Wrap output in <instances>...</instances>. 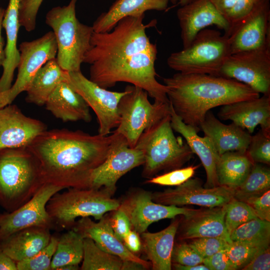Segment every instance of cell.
<instances>
[{"mask_svg":"<svg viewBox=\"0 0 270 270\" xmlns=\"http://www.w3.org/2000/svg\"><path fill=\"white\" fill-rule=\"evenodd\" d=\"M144 14L127 16L108 32H94L84 62L90 64V80L107 89L126 82L146 90L154 100L170 104L167 88L156 79V44L146 30Z\"/></svg>","mask_w":270,"mask_h":270,"instance_id":"6da1fadb","label":"cell"},{"mask_svg":"<svg viewBox=\"0 0 270 270\" xmlns=\"http://www.w3.org/2000/svg\"><path fill=\"white\" fill-rule=\"evenodd\" d=\"M116 133L92 135L82 130H46L27 146L38 162L42 177L64 189L89 188L94 171L105 160Z\"/></svg>","mask_w":270,"mask_h":270,"instance_id":"7a4b0ae2","label":"cell"},{"mask_svg":"<svg viewBox=\"0 0 270 270\" xmlns=\"http://www.w3.org/2000/svg\"><path fill=\"white\" fill-rule=\"evenodd\" d=\"M163 82L175 113L185 124L200 130L210 109L260 96L246 84L218 76L178 72Z\"/></svg>","mask_w":270,"mask_h":270,"instance_id":"3957f363","label":"cell"},{"mask_svg":"<svg viewBox=\"0 0 270 270\" xmlns=\"http://www.w3.org/2000/svg\"><path fill=\"white\" fill-rule=\"evenodd\" d=\"M44 184L38 162L27 147L0 150V206L6 212L26 204Z\"/></svg>","mask_w":270,"mask_h":270,"instance_id":"277c9868","label":"cell"},{"mask_svg":"<svg viewBox=\"0 0 270 270\" xmlns=\"http://www.w3.org/2000/svg\"><path fill=\"white\" fill-rule=\"evenodd\" d=\"M170 113L146 130L136 147L143 151L144 162L142 176L150 179L162 171L181 168L194 154L186 142L174 134Z\"/></svg>","mask_w":270,"mask_h":270,"instance_id":"5b68a950","label":"cell"},{"mask_svg":"<svg viewBox=\"0 0 270 270\" xmlns=\"http://www.w3.org/2000/svg\"><path fill=\"white\" fill-rule=\"evenodd\" d=\"M76 1L70 0L66 6L54 7L46 16V24L52 30L56 38L57 62L68 72L80 71L94 32L92 26L78 19Z\"/></svg>","mask_w":270,"mask_h":270,"instance_id":"8992f818","label":"cell"},{"mask_svg":"<svg viewBox=\"0 0 270 270\" xmlns=\"http://www.w3.org/2000/svg\"><path fill=\"white\" fill-rule=\"evenodd\" d=\"M104 189L68 188L53 195L46 208L54 230H68L78 218L92 216L100 220L105 214L116 210L119 200Z\"/></svg>","mask_w":270,"mask_h":270,"instance_id":"52a82bcc","label":"cell"},{"mask_svg":"<svg viewBox=\"0 0 270 270\" xmlns=\"http://www.w3.org/2000/svg\"><path fill=\"white\" fill-rule=\"evenodd\" d=\"M230 54L228 36L216 30L204 28L188 47L171 54L167 64L178 72L218 76Z\"/></svg>","mask_w":270,"mask_h":270,"instance_id":"ba28073f","label":"cell"},{"mask_svg":"<svg viewBox=\"0 0 270 270\" xmlns=\"http://www.w3.org/2000/svg\"><path fill=\"white\" fill-rule=\"evenodd\" d=\"M118 105L120 122L115 131L122 135L131 148L136 146L144 132L170 113V104L148 99L142 88L128 85Z\"/></svg>","mask_w":270,"mask_h":270,"instance_id":"9c48e42d","label":"cell"},{"mask_svg":"<svg viewBox=\"0 0 270 270\" xmlns=\"http://www.w3.org/2000/svg\"><path fill=\"white\" fill-rule=\"evenodd\" d=\"M18 72L13 85L0 92V107L12 104L22 92H26L38 70L48 60L56 58L57 46L52 31L19 46Z\"/></svg>","mask_w":270,"mask_h":270,"instance_id":"30bf717a","label":"cell"},{"mask_svg":"<svg viewBox=\"0 0 270 270\" xmlns=\"http://www.w3.org/2000/svg\"><path fill=\"white\" fill-rule=\"evenodd\" d=\"M218 76L242 82L263 95H270V46L230 54Z\"/></svg>","mask_w":270,"mask_h":270,"instance_id":"8fae6325","label":"cell"},{"mask_svg":"<svg viewBox=\"0 0 270 270\" xmlns=\"http://www.w3.org/2000/svg\"><path fill=\"white\" fill-rule=\"evenodd\" d=\"M79 94L96 114L98 134L107 136L120 122L118 105L125 91L112 92L87 78L81 72H68L66 81Z\"/></svg>","mask_w":270,"mask_h":270,"instance_id":"7c38bea8","label":"cell"},{"mask_svg":"<svg viewBox=\"0 0 270 270\" xmlns=\"http://www.w3.org/2000/svg\"><path fill=\"white\" fill-rule=\"evenodd\" d=\"M116 138L105 160L94 171L89 188L104 189L112 196L118 181L134 168L142 166L144 154L140 148L130 147L125 138L115 130Z\"/></svg>","mask_w":270,"mask_h":270,"instance_id":"4fadbf2b","label":"cell"},{"mask_svg":"<svg viewBox=\"0 0 270 270\" xmlns=\"http://www.w3.org/2000/svg\"><path fill=\"white\" fill-rule=\"evenodd\" d=\"M119 200V208L128 216L131 230L140 234L154 222L179 215L187 217L198 210L156 203L152 200L151 192L140 188L130 189Z\"/></svg>","mask_w":270,"mask_h":270,"instance_id":"5bb4252c","label":"cell"},{"mask_svg":"<svg viewBox=\"0 0 270 270\" xmlns=\"http://www.w3.org/2000/svg\"><path fill=\"white\" fill-rule=\"evenodd\" d=\"M64 188L44 183L26 204L11 212L0 214V241L21 230L42 226L54 230L46 206L50 198Z\"/></svg>","mask_w":270,"mask_h":270,"instance_id":"9a60e30c","label":"cell"},{"mask_svg":"<svg viewBox=\"0 0 270 270\" xmlns=\"http://www.w3.org/2000/svg\"><path fill=\"white\" fill-rule=\"evenodd\" d=\"M270 0H260L252 12L232 24L227 34L232 54L270 46Z\"/></svg>","mask_w":270,"mask_h":270,"instance_id":"2e32d148","label":"cell"},{"mask_svg":"<svg viewBox=\"0 0 270 270\" xmlns=\"http://www.w3.org/2000/svg\"><path fill=\"white\" fill-rule=\"evenodd\" d=\"M234 189L224 186L203 187L200 180L191 178L174 188L152 192V198L154 202L164 205L212 208L226 204L234 198Z\"/></svg>","mask_w":270,"mask_h":270,"instance_id":"e0dca14e","label":"cell"},{"mask_svg":"<svg viewBox=\"0 0 270 270\" xmlns=\"http://www.w3.org/2000/svg\"><path fill=\"white\" fill-rule=\"evenodd\" d=\"M46 130L44 122L26 116L16 104L0 107V150L27 147Z\"/></svg>","mask_w":270,"mask_h":270,"instance_id":"ac0fdd59","label":"cell"},{"mask_svg":"<svg viewBox=\"0 0 270 270\" xmlns=\"http://www.w3.org/2000/svg\"><path fill=\"white\" fill-rule=\"evenodd\" d=\"M183 48L188 47L202 30L212 25L227 34L230 24L210 0H194L180 6L176 12Z\"/></svg>","mask_w":270,"mask_h":270,"instance_id":"d6986e66","label":"cell"},{"mask_svg":"<svg viewBox=\"0 0 270 270\" xmlns=\"http://www.w3.org/2000/svg\"><path fill=\"white\" fill-rule=\"evenodd\" d=\"M110 212L105 214L98 222L90 217L82 218L76 220L71 229L83 238H90L102 250L116 256L122 260L134 261L144 265L148 270L151 268L149 261L144 260L131 252L115 234L110 222Z\"/></svg>","mask_w":270,"mask_h":270,"instance_id":"ffe728a7","label":"cell"},{"mask_svg":"<svg viewBox=\"0 0 270 270\" xmlns=\"http://www.w3.org/2000/svg\"><path fill=\"white\" fill-rule=\"evenodd\" d=\"M218 115L222 120H232L250 134L260 125L262 130L270 134V95L222 106Z\"/></svg>","mask_w":270,"mask_h":270,"instance_id":"44dd1931","label":"cell"},{"mask_svg":"<svg viewBox=\"0 0 270 270\" xmlns=\"http://www.w3.org/2000/svg\"><path fill=\"white\" fill-rule=\"evenodd\" d=\"M226 204L198 209L180 220L177 230L180 241L202 237H222L230 240L224 224Z\"/></svg>","mask_w":270,"mask_h":270,"instance_id":"7402d4cb","label":"cell"},{"mask_svg":"<svg viewBox=\"0 0 270 270\" xmlns=\"http://www.w3.org/2000/svg\"><path fill=\"white\" fill-rule=\"evenodd\" d=\"M170 124L172 130L180 134L185 139L194 154L200 158L206 174V188L219 186L216 174V164L220 155L212 142L206 136L198 134L200 129L185 124L175 113L170 104Z\"/></svg>","mask_w":270,"mask_h":270,"instance_id":"603a6c76","label":"cell"},{"mask_svg":"<svg viewBox=\"0 0 270 270\" xmlns=\"http://www.w3.org/2000/svg\"><path fill=\"white\" fill-rule=\"evenodd\" d=\"M200 128L210 138L219 155L228 152L246 151L251 135L234 122L226 124L209 110Z\"/></svg>","mask_w":270,"mask_h":270,"instance_id":"cb8c5ba5","label":"cell"},{"mask_svg":"<svg viewBox=\"0 0 270 270\" xmlns=\"http://www.w3.org/2000/svg\"><path fill=\"white\" fill-rule=\"evenodd\" d=\"M44 105L54 116L64 122L92 120L89 106L66 82L58 84Z\"/></svg>","mask_w":270,"mask_h":270,"instance_id":"d4e9b609","label":"cell"},{"mask_svg":"<svg viewBox=\"0 0 270 270\" xmlns=\"http://www.w3.org/2000/svg\"><path fill=\"white\" fill-rule=\"evenodd\" d=\"M175 218L164 229L156 232L142 233V250L149 260L152 270H170L172 254L175 238L180 224Z\"/></svg>","mask_w":270,"mask_h":270,"instance_id":"484cf974","label":"cell"},{"mask_svg":"<svg viewBox=\"0 0 270 270\" xmlns=\"http://www.w3.org/2000/svg\"><path fill=\"white\" fill-rule=\"evenodd\" d=\"M50 230L45 227L32 226L18 230L0 241V252L16 262L36 254L49 243Z\"/></svg>","mask_w":270,"mask_h":270,"instance_id":"4316f807","label":"cell"},{"mask_svg":"<svg viewBox=\"0 0 270 270\" xmlns=\"http://www.w3.org/2000/svg\"><path fill=\"white\" fill-rule=\"evenodd\" d=\"M20 0H9L2 20V26L6 31V42L4 48L5 58L2 66L3 72L0 78V92L8 90L12 86L14 72L20 61V52L17 47L20 27Z\"/></svg>","mask_w":270,"mask_h":270,"instance_id":"83f0119b","label":"cell"},{"mask_svg":"<svg viewBox=\"0 0 270 270\" xmlns=\"http://www.w3.org/2000/svg\"><path fill=\"white\" fill-rule=\"evenodd\" d=\"M169 2L170 0H116L107 12L102 13L94 22V31L108 32L124 18L142 16L148 10H166Z\"/></svg>","mask_w":270,"mask_h":270,"instance_id":"f1b7e54d","label":"cell"},{"mask_svg":"<svg viewBox=\"0 0 270 270\" xmlns=\"http://www.w3.org/2000/svg\"><path fill=\"white\" fill-rule=\"evenodd\" d=\"M68 72L58 64L56 58L48 60L36 72L26 92V101L38 106L45 104L60 82L66 81Z\"/></svg>","mask_w":270,"mask_h":270,"instance_id":"f546056e","label":"cell"},{"mask_svg":"<svg viewBox=\"0 0 270 270\" xmlns=\"http://www.w3.org/2000/svg\"><path fill=\"white\" fill-rule=\"evenodd\" d=\"M254 162L246 151H232L220 155L216 164L219 186L235 190L245 180Z\"/></svg>","mask_w":270,"mask_h":270,"instance_id":"4dcf8cb0","label":"cell"},{"mask_svg":"<svg viewBox=\"0 0 270 270\" xmlns=\"http://www.w3.org/2000/svg\"><path fill=\"white\" fill-rule=\"evenodd\" d=\"M84 238L72 229L58 236L51 263V270L67 264H79L82 260Z\"/></svg>","mask_w":270,"mask_h":270,"instance_id":"1f68e13d","label":"cell"},{"mask_svg":"<svg viewBox=\"0 0 270 270\" xmlns=\"http://www.w3.org/2000/svg\"><path fill=\"white\" fill-rule=\"evenodd\" d=\"M123 260L100 248L90 238H84L81 270H121Z\"/></svg>","mask_w":270,"mask_h":270,"instance_id":"d6a6232c","label":"cell"},{"mask_svg":"<svg viewBox=\"0 0 270 270\" xmlns=\"http://www.w3.org/2000/svg\"><path fill=\"white\" fill-rule=\"evenodd\" d=\"M270 189V168L254 163L243 182L234 190V198L245 202Z\"/></svg>","mask_w":270,"mask_h":270,"instance_id":"836d02e7","label":"cell"},{"mask_svg":"<svg viewBox=\"0 0 270 270\" xmlns=\"http://www.w3.org/2000/svg\"><path fill=\"white\" fill-rule=\"evenodd\" d=\"M230 242H240L268 247L270 241V222L258 218L252 219L234 230Z\"/></svg>","mask_w":270,"mask_h":270,"instance_id":"e575fe53","label":"cell"},{"mask_svg":"<svg viewBox=\"0 0 270 270\" xmlns=\"http://www.w3.org/2000/svg\"><path fill=\"white\" fill-rule=\"evenodd\" d=\"M256 218L254 211L246 202L232 198L226 204L224 215V224L229 238L236 228Z\"/></svg>","mask_w":270,"mask_h":270,"instance_id":"d590c367","label":"cell"},{"mask_svg":"<svg viewBox=\"0 0 270 270\" xmlns=\"http://www.w3.org/2000/svg\"><path fill=\"white\" fill-rule=\"evenodd\" d=\"M58 236H52L46 246L34 256L16 262L17 270H51L52 259Z\"/></svg>","mask_w":270,"mask_h":270,"instance_id":"8d00e7d4","label":"cell"},{"mask_svg":"<svg viewBox=\"0 0 270 270\" xmlns=\"http://www.w3.org/2000/svg\"><path fill=\"white\" fill-rule=\"evenodd\" d=\"M267 248L244 242H232L225 250L235 270H242L257 254Z\"/></svg>","mask_w":270,"mask_h":270,"instance_id":"74e56055","label":"cell"},{"mask_svg":"<svg viewBox=\"0 0 270 270\" xmlns=\"http://www.w3.org/2000/svg\"><path fill=\"white\" fill-rule=\"evenodd\" d=\"M246 153L254 163L270 164V134L261 129L252 136Z\"/></svg>","mask_w":270,"mask_h":270,"instance_id":"f35d334b","label":"cell"},{"mask_svg":"<svg viewBox=\"0 0 270 270\" xmlns=\"http://www.w3.org/2000/svg\"><path fill=\"white\" fill-rule=\"evenodd\" d=\"M198 166H190L168 172L146 180V183L166 186H178L192 178Z\"/></svg>","mask_w":270,"mask_h":270,"instance_id":"ab89813d","label":"cell"},{"mask_svg":"<svg viewBox=\"0 0 270 270\" xmlns=\"http://www.w3.org/2000/svg\"><path fill=\"white\" fill-rule=\"evenodd\" d=\"M230 242L222 237H202L190 240L188 244L204 258L226 249Z\"/></svg>","mask_w":270,"mask_h":270,"instance_id":"60d3db41","label":"cell"},{"mask_svg":"<svg viewBox=\"0 0 270 270\" xmlns=\"http://www.w3.org/2000/svg\"><path fill=\"white\" fill-rule=\"evenodd\" d=\"M44 0H20L18 18L20 26L28 32L34 30L36 16Z\"/></svg>","mask_w":270,"mask_h":270,"instance_id":"b9f144b4","label":"cell"},{"mask_svg":"<svg viewBox=\"0 0 270 270\" xmlns=\"http://www.w3.org/2000/svg\"><path fill=\"white\" fill-rule=\"evenodd\" d=\"M172 263L182 265L202 264L204 258L188 243L183 240L174 244L172 254Z\"/></svg>","mask_w":270,"mask_h":270,"instance_id":"7bdbcfd3","label":"cell"},{"mask_svg":"<svg viewBox=\"0 0 270 270\" xmlns=\"http://www.w3.org/2000/svg\"><path fill=\"white\" fill-rule=\"evenodd\" d=\"M260 0H236L234 6L224 14L230 26L250 14Z\"/></svg>","mask_w":270,"mask_h":270,"instance_id":"ee69618b","label":"cell"},{"mask_svg":"<svg viewBox=\"0 0 270 270\" xmlns=\"http://www.w3.org/2000/svg\"><path fill=\"white\" fill-rule=\"evenodd\" d=\"M245 202L251 208L257 218L270 222V190L250 198Z\"/></svg>","mask_w":270,"mask_h":270,"instance_id":"f6af8a7d","label":"cell"},{"mask_svg":"<svg viewBox=\"0 0 270 270\" xmlns=\"http://www.w3.org/2000/svg\"><path fill=\"white\" fill-rule=\"evenodd\" d=\"M110 213L112 230L116 236L122 242L124 236L131 230L129 219L126 213L119 207Z\"/></svg>","mask_w":270,"mask_h":270,"instance_id":"bcb514c9","label":"cell"},{"mask_svg":"<svg viewBox=\"0 0 270 270\" xmlns=\"http://www.w3.org/2000/svg\"><path fill=\"white\" fill-rule=\"evenodd\" d=\"M203 264L208 266L210 270H236L225 249L204 258Z\"/></svg>","mask_w":270,"mask_h":270,"instance_id":"7dc6e473","label":"cell"},{"mask_svg":"<svg viewBox=\"0 0 270 270\" xmlns=\"http://www.w3.org/2000/svg\"><path fill=\"white\" fill-rule=\"evenodd\" d=\"M270 269V246L257 254L242 270H269Z\"/></svg>","mask_w":270,"mask_h":270,"instance_id":"c3c4849f","label":"cell"},{"mask_svg":"<svg viewBox=\"0 0 270 270\" xmlns=\"http://www.w3.org/2000/svg\"><path fill=\"white\" fill-rule=\"evenodd\" d=\"M140 235L135 230H130L122 240L126 247L131 252L135 254L142 250V240Z\"/></svg>","mask_w":270,"mask_h":270,"instance_id":"681fc988","label":"cell"},{"mask_svg":"<svg viewBox=\"0 0 270 270\" xmlns=\"http://www.w3.org/2000/svg\"><path fill=\"white\" fill-rule=\"evenodd\" d=\"M214 6L223 15L234 4L236 0H210Z\"/></svg>","mask_w":270,"mask_h":270,"instance_id":"f907efd6","label":"cell"},{"mask_svg":"<svg viewBox=\"0 0 270 270\" xmlns=\"http://www.w3.org/2000/svg\"><path fill=\"white\" fill-rule=\"evenodd\" d=\"M0 270H17L16 262L2 252H0Z\"/></svg>","mask_w":270,"mask_h":270,"instance_id":"816d5d0a","label":"cell"},{"mask_svg":"<svg viewBox=\"0 0 270 270\" xmlns=\"http://www.w3.org/2000/svg\"><path fill=\"white\" fill-rule=\"evenodd\" d=\"M172 268L177 270H210L209 268L203 263L195 265H182L172 263Z\"/></svg>","mask_w":270,"mask_h":270,"instance_id":"f5cc1de1","label":"cell"},{"mask_svg":"<svg viewBox=\"0 0 270 270\" xmlns=\"http://www.w3.org/2000/svg\"><path fill=\"white\" fill-rule=\"evenodd\" d=\"M4 12L5 10L0 7V66H2L5 58L4 42L2 36V23Z\"/></svg>","mask_w":270,"mask_h":270,"instance_id":"db71d44e","label":"cell"},{"mask_svg":"<svg viewBox=\"0 0 270 270\" xmlns=\"http://www.w3.org/2000/svg\"><path fill=\"white\" fill-rule=\"evenodd\" d=\"M148 268L139 262L130 261L123 260L121 270H144Z\"/></svg>","mask_w":270,"mask_h":270,"instance_id":"11a10c76","label":"cell"},{"mask_svg":"<svg viewBox=\"0 0 270 270\" xmlns=\"http://www.w3.org/2000/svg\"><path fill=\"white\" fill-rule=\"evenodd\" d=\"M80 270L79 264H67L58 268L57 270Z\"/></svg>","mask_w":270,"mask_h":270,"instance_id":"9f6ffc18","label":"cell"},{"mask_svg":"<svg viewBox=\"0 0 270 270\" xmlns=\"http://www.w3.org/2000/svg\"><path fill=\"white\" fill-rule=\"evenodd\" d=\"M194 0H181L177 4L180 5V6H184L187 4H188Z\"/></svg>","mask_w":270,"mask_h":270,"instance_id":"6f0895ef","label":"cell"},{"mask_svg":"<svg viewBox=\"0 0 270 270\" xmlns=\"http://www.w3.org/2000/svg\"><path fill=\"white\" fill-rule=\"evenodd\" d=\"M181 0H170L173 4H177Z\"/></svg>","mask_w":270,"mask_h":270,"instance_id":"680465c9","label":"cell"}]
</instances>
